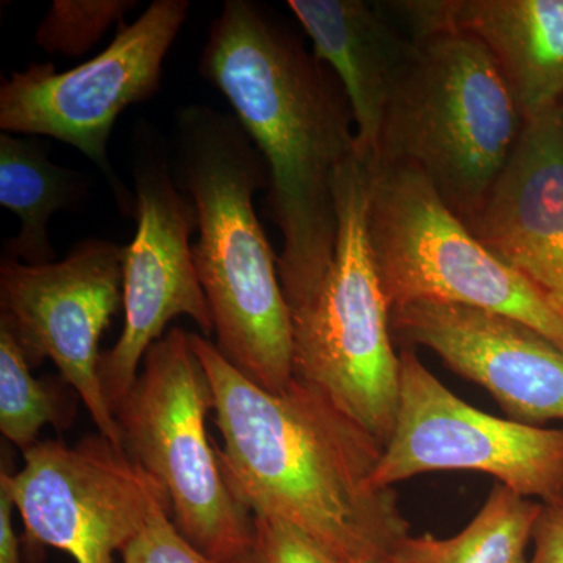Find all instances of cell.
<instances>
[{
  "label": "cell",
  "instance_id": "6da1fadb",
  "mask_svg": "<svg viewBox=\"0 0 563 563\" xmlns=\"http://www.w3.org/2000/svg\"><path fill=\"white\" fill-rule=\"evenodd\" d=\"M209 376L222 476L255 517L282 521L339 563L391 559L409 537L393 488L374 485L384 444L312 385L269 393L191 333Z\"/></svg>",
  "mask_w": 563,
  "mask_h": 563
},
{
  "label": "cell",
  "instance_id": "7a4b0ae2",
  "mask_svg": "<svg viewBox=\"0 0 563 563\" xmlns=\"http://www.w3.org/2000/svg\"><path fill=\"white\" fill-rule=\"evenodd\" d=\"M199 73L224 95L265 161L266 207L282 236L287 306L317 287L336 243L335 177L357 151L342 84L272 11L225 0Z\"/></svg>",
  "mask_w": 563,
  "mask_h": 563
},
{
  "label": "cell",
  "instance_id": "3957f363",
  "mask_svg": "<svg viewBox=\"0 0 563 563\" xmlns=\"http://www.w3.org/2000/svg\"><path fill=\"white\" fill-rule=\"evenodd\" d=\"M177 184L198 214L192 258L213 318L214 346L263 390L292 383L291 322L277 255L254 209L265 161L232 114L203 103L176 111Z\"/></svg>",
  "mask_w": 563,
  "mask_h": 563
},
{
  "label": "cell",
  "instance_id": "277c9868",
  "mask_svg": "<svg viewBox=\"0 0 563 563\" xmlns=\"http://www.w3.org/2000/svg\"><path fill=\"white\" fill-rule=\"evenodd\" d=\"M412 40L373 162L413 166L466 222L483 206L526 121L481 41L451 31Z\"/></svg>",
  "mask_w": 563,
  "mask_h": 563
},
{
  "label": "cell",
  "instance_id": "5b68a950",
  "mask_svg": "<svg viewBox=\"0 0 563 563\" xmlns=\"http://www.w3.org/2000/svg\"><path fill=\"white\" fill-rule=\"evenodd\" d=\"M368 187L369 162L355 151L335 177L331 265L288 312L292 379L324 393L385 446L398 409L399 355L368 239Z\"/></svg>",
  "mask_w": 563,
  "mask_h": 563
},
{
  "label": "cell",
  "instance_id": "8992f818",
  "mask_svg": "<svg viewBox=\"0 0 563 563\" xmlns=\"http://www.w3.org/2000/svg\"><path fill=\"white\" fill-rule=\"evenodd\" d=\"M213 407L191 333L173 328L146 352L113 413L125 453L168 492L181 536L214 563H254V515L225 483L207 432Z\"/></svg>",
  "mask_w": 563,
  "mask_h": 563
},
{
  "label": "cell",
  "instance_id": "52a82bcc",
  "mask_svg": "<svg viewBox=\"0 0 563 563\" xmlns=\"http://www.w3.org/2000/svg\"><path fill=\"white\" fill-rule=\"evenodd\" d=\"M369 162L368 239L390 310L454 303L531 325L563 351V307L488 251L421 172Z\"/></svg>",
  "mask_w": 563,
  "mask_h": 563
},
{
  "label": "cell",
  "instance_id": "ba28073f",
  "mask_svg": "<svg viewBox=\"0 0 563 563\" xmlns=\"http://www.w3.org/2000/svg\"><path fill=\"white\" fill-rule=\"evenodd\" d=\"M188 11V0H155L91 60L63 73L54 63L14 70L0 85V129L76 147L106 176L120 209L135 213V196L110 163L111 132L122 111L161 90L163 63Z\"/></svg>",
  "mask_w": 563,
  "mask_h": 563
},
{
  "label": "cell",
  "instance_id": "9c48e42d",
  "mask_svg": "<svg viewBox=\"0 0 563 563\" xmlns=\"http://www.w3.org/2000/svg\"><path fill=\"white\" fill-rule=\"evenodd\" d=\"M132 144L136 232L125 246L124 329L99 362L111 409L131 390L144 355L165 336L174 318H191L206 339L214 332L192 258L191 235L198 229L195 206L177 184L161 133L140 122Z\"/></svg>",
  "mask_w": 563,
  "mask_h": 563
},
{
  "label": "cell",
  "instance_id": "30bf717a",
  "mask_svg": "<svg viewBox=\"0 0 563 563\" xmlns=\"http://www.w3.org/2000/svg\"><path fill=\"white\" fill-rule=\"evenodd\" d=\"M432 472L490 474L525 498L563 493V428L544 429L493 417L462 401L417 357L399 354L395 428L374 473V485H393Z\"/></svg>",
  "mask_w": 563,
  "mask_h": 563
},
{
  "label": "cell",
  "instance_id": "8fae6325",
  "mask_svg": "<svg viewBox=\"0 0 563 563\" xmlns=\"http://www.w3.org/2000/svg\"><path fill=\"white\" fill-rule=\"evenodd\" d=\"M125 246L110 240L77 243L63 261L0 262V328L31 365L51 358L76 390L99 435L124 450L99 376V342L122 306Z\"/></svg>",
  "mask_w": 563,
  "mask_h": 563
},
{
  "label": "cell",
  "instance_id": "7c38bea8",
  "mask_svg": "<svg viewBox=\"0 0 563 563\" xmlns=\"http://www.w3.org/2000/svg\"><path fill=\"white\" fill-rule=\"evenodd\" d=\"M0 485L20 510L25 540L76 563H113L158 504L172 506L165 487L102 435L76 446L36 443L20 472L2 470Z\"/></svg>",
  "mask_w": 563,
  "mask_h": 563
},
{
  "label": "cell",
  "instance_id": "4fadbf2b",
  "mask_svg": "<svg viewBox=\"0 0 563 563\" xmlns=\"http://www.w3.org/2000/svg\"><path fill=\"white\" fill-rule=\"evenodd\" d=\"M393 339L435 352L459 376L485 388L515 421L563 420V351L504 314L413 302L390 312Z\"/></svg>",
  "mask_w": 563,
  "mask_h": 563
},
{
  "label": "cell",
  "instance_id": "5bb4252c",
  "mask_svg": "<svg viewBox=\"0 0 563 563\" xmlns=\"http://www.w3.org/2000/svg\"><path fill=\"white\" fill-rule=\"evenodd\" d=\"M499 261L563 307V109L526 122L481 209L465 222Z\"/></svg>",
  "mask_w": 563,
  "mask_h": 563
},
{
  "label": "cell",
  "instance_id": "9a60e30c",
  "mask_svg": "<svg viewBox=\"0 0 563 563\" xmlns=\"http://www.w3.org/2000/svg\"><path fill=\"white\" fill-rule=\"evenodd\" d=\"M410 36L461 32L490 52L529 122L563 102V0H399L383 3Z\"/></svg>",
  "mask_w": 563,
  "mask_h": 563
},
{
  "label": "cell",
  "instance_id": "2e32d148",
  "mask_svg": "<svg viewBox=\"0 0 563 563\" xmlns=\"http://www.w3.org/2000/svg\"><path fill=\"white\" fill-rule=\"evenodd\" d=\"M288 9L313 43V55L335 74L350 101L357 152L373 161L385 120L413 52L383 7L363 0H290Z\"/></svg>",
  "mask_w": 563,
  "mask_h": 563
},
{
  "label": "cell",
  "instance_id": "e0dca14e",
  "mask_svg": "<svg viewBox=\"0 0 563 563\" xmlns=\"http://www.w3.org/2000/svg\"><path fill=\"white\" fill-rule=\"evenodd\" d=\"M88 196L81 174L55 165L36 136L0 133V206L16 214L20 231L3 243L2 258L27 265L55 262L49 222Z\"/></svg>",
  "mask_w": 563,
  "mask_h": 563
},
{
  "label": "cell",
  "instance_id": "ac0fdd59",
  "mask_svg": "<svg viewBox=\"0 0 563 563\" xmlns=\"http://www.w3.org/2000/svg\"><path fill=\"white\" fill-rule=\"evenodd\" d=\"M542 503H533L501 484L493 487L483 509L457 536L406 537L393 563H529L526 548Z\"/></svg>",
  "mask_w": 563,
  "mask_h": 563
},
{
  "label": "cell",
  "instance_id": "d6986e66",
  "mask_svg": "<svg viewBox=\"0 0 563 563\" xmlns=\"http://www.w3.org/2000/svg\"><path fill=\"white\" fill-rule=\"evenodd\" d=\"M31 363L5 328H0V432L22 453L35 446L41 429L57 431L73 422L60 393L35 379Z\"/></svg>",
  "mask_w": 563,
  "mask_h": 563
},
{
  "label": "cell",
  "instance_id": "ffe728a7",
  "mask_svg": "<svg viewBox=\"0 0 563 563\" xmlns=\"http://www.w3.org/2000/svg\"><path fill=\"white\" fill-rule=\"evenodd\" d=\"M136 0H55L35 32V44L47 54L80 57L114 24H124Z\"/></svg>",
  "mask_w": 563,
  "mask_h": 563
},
{
  "label": "cell",
  "instance_id": "44dd1931",
  "mask_svg": "<svg viewBox=\"0 0 563 563\" xmlns=\"http://www.w3.org/2000/svg\"><path fill=\"white\" fill-rule=\"evenodd\" d=\"M172 518V506L158 504L146 526L122 551L124 563H214L181 536Z\"/></svg>",
  "mask_w": 563,
  "mask_h": 563
},
{
  "label": "cell",
  "instance_id": "7402d4cb",
  "mask_svg": "<svg viewBox=\"0 0 563 563\" xmlns=\"http://www.w3.org/2000/svg\"><path fill=\"white\" fill-rule=\"evenodd\" d=\"M254 523L274 563H339L291 526L255 515Z\"/></svg>",
  "mask_w": 563,
  "mask_h": 563
},
{
  "label": "cell",
  "instance_id": "603a6c76",
  "mask_svg": "<svg viewBox=\"0 0 563 563\" xmlns=\"http://www.w3.org/2000/svg\"><path fill=\"white\" fill-rule=\"evenodd\" d=\"M533 555L529 563H563V493L542 501L532 531Z\"/></svg>",
  "mask_w": 563,
  "mask_h": 563
},
{
  "label": "cell",
  "instance_id": "cb8c5ba5",
  "mask_svg": "<svg viewBox=\"0 0 563 563\" xmlns=\"http://www.w3.org/2000/svg\"><path fill=\"white\" fill-rule=\"evenodd\" d=\"M14 503L0 485V563H21V542L13 526Z\"/></svg>",
  "mask_w": 563,
  "mask_h": 563
},
{
  "label": "cell",
  "instance_id": "d4e9b609",
  "mask_svg": "<svg viewBox=\"0 0 563 563\" xmlns=\"http://www.w3.org/2000/svg\"><path fill=\"white\" fill-rule=\"evenodd\" d=\"M254 563H274L272 554H269L268 548L263 543L261 537L257 536V548H255Z\"/></svg>",
  "mask_w": 563,
  "mask_h": 563
},
{
  "label": "cell",
  "instance_id": "484cf974",
  "mask_svg": "<svg viewBox=\"0 0 563 563\" xmlns=\"http://www.w3.org/2000/svg\"><path fill=\"white\" fill-rule=\"evenodd\" d=\"M355 563H393L391 559H385V561H374V562H355Z\"/></svg>",
  "mask_w": 563,
  "mask_h": 563
},
{
  "label": "cell",
  "instance_id": "4316f807",
  "mask_svg": "<svg viewBox=\"0 0 563 563\" xmlns=\"http://www.w3.org/2000/svg\"><path fill=\"white\" fill-rule=\"evenodd\" d=\"M562 109H563V102H562Z\"/></svg>",
  "mask_w": 563,
  "mask_h": 563
}]
</instances>
